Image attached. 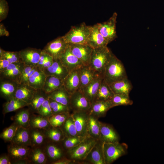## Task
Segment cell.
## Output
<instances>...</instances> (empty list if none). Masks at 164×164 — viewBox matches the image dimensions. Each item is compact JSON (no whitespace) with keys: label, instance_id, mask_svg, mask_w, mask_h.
I'll list each match as a JSON object with an SVG mask.
<instances>
[{"label":"cell","instance_id":"f907efd6","mask_svg":"<svg viewBox=\"0 0 164 164\" xmlns=\"http://www.w3.org/2000/svg\"><path fill=\"white\" fill-rule=\"evenodd\" d=\"M12 161L8 154H4L2 155L0 157V164H11Z\"/></svg>","mask_w":164,"mask_h":164},{"label":"cell","instance_id":"11a10c76","mask_svg":"<svg viewBox=\"0 0 164 164\" xmlns=\"http://www.w3.org/2000/svg\"><path fill=\"white\" fill-rule=\"evenodd\" d=\"M0 36H7L9 35L8 32L7 31L4 26L0 25Z\"/></svg>","mask_w":164,"mask_h":164},{"label":"cell","instance_id":"1f68e13d","mask_svg":"<svg viewBox=\"0 0 164 164\" xmlns=\"http://www.w3.org/2000/svg\"><path fill=\"white\" fill-rule=\"evenodd\" d=\"M80 86L79 90H81L98 76L88 66H84L80 69Z\"/></svg>","mask_w":164,"mask_h":164},{"label":"cell","instance_id":"7bdbcfd3","mask_svg":"<svg viewBox=\"0 0 164 164\" xmlns=\"http://www.w3.org/2000/svg\"><path fill=\"white\" fill-rule=\"evenodd\" d=\"M24 66V63H22L17 67L8 72L0 73L1 76L3 78L16 82Z\"/></svg>","mask_w":164,"mask_h":164},{"label":"cell","instance_id":"f1b7e54d","mask_svg":"<svg viewBox=\"0 0 164 164\" xmlns=\"http://www.w3.org/2000/svg\"><path fill=\"white\" fill-rule=\"evenodd\" d=\"M47 94L49 97L69 107L71 94L63 86Z\"/></svg>","mask_w":164,"mask_h":164},{"label":"cell","instance_id":"277c9868","mask_svg":"<svg viewBox=\"0 0 164 164\" xmlns=\"http://www.w3.org/2000/svg\"><path fill=\"white\" fill-rule=\"evenodd\" d=\"M126 145L115 142H103L102 148L105 164L111 163L126 153Z\"/></svg>","mask_w":164,"mask_h":164},{"label":"cell","instance_id":"d4e9b609","mask_svg":"<svg viewBox=\"0 0 164 164\" xmlns=\"http://www.w3.org/2000/svg\"><path fill=\"white\" fill-rule=\"evenodd\" d=\"M46 77L44 71L37 67L35 71L29 78L28 84L36 90L43 89Z\"/></svg>","mask_w":164,"mask_h":164},{"label":"cell","instance_id":"4dcf8cb0","mask_svg":"<svg viewBox=\"0 0 164 164\" xmlns=\"http://www.w3.org/2000/svg\"><path fill=\"white\" fill-rule=\"evenodd\" d=\"M28 105L25 101L14 97L7 100L4 104L2 112L3 114H5L18 110L25 107L28 106Z\"/></svg>","mask_w":164,"mask_h":164},{"label":"cell","instance_id":"cb8c5ba5","mask_svg":"<svg viewBox=\"0 0 164 164\" xmlns=\"http://www.w3.org/2000/svg\"><path fill=\"white\" fill-rule=\"evenodd\" d=\"M36 91L28 84H19L15 97L25 101L29 104Z\"/></svg>","mask_w":164,"mask_h":164},{"label":"cell","instance_id":"e575fe53","mask_svg":"<svg viewBox=\"0 0 164 164\" xmlns=\"http://www.w3.org/2000/svg\"><path fill=\"white\" fill-rule=\"evenodd\" d=\"M114 94L109 85L103 78L94 101L109 100L112 98Z\"/></svg>","mask_w":164,"mask_h":164},{"label":"cell","instance_id":"f35d334b","mask_svg":"<svg viewBox=\"0 0 164 164\" xmlns=\"http://www.w3.org/2000/svg\"><path fill=\"white\" fill-rule=\"evenodd\" d=\"M110 101L112 108L120 105H131L133 103L129 96L121 94H114Z\"/></svg>","mask_w":164,"mask_h":164},{"label":"cell","instance_id":"d6986e66","mask_svg":"<svg viewBox=\"0 0 164 164\" xmlns=\"http://www.w3.org/2000/svg\"><path fill=\"white\" fill-rule=\"evenodd\" d=\"M103 77L100 75L96 77L89 84L81 90L91 103L94 101Z\"/></svg>","mask_w":164,"mask_h":164},{"label":"cell","instance_id":"52a82bcc","mask_svg":"<svg viewBox=\"0 0 164 164\" xmlns=\"http://www.w3.org/2000/svg\"><path fill=\"white\" fill-rule=\"evenodd\" d=\"M91 106V103L81 90H78L71 94L69 107L74 112H88Z\"/></svg>","mask_w":164,"mask_h":164},{"label":"cell","instance_id":"816d5d0a","mask_svg":"<svg viewBox=\"0 0 164 164\" xmlns=\"http://www.w3.org/2000/svg\"><path fill=\"white\" fill-rule=\"evenodd\" d=\"M10 63L4 57H0V73L2 72Z\"/></svg>","mask_w":164,"mask_h":164},{"label":"cell","instance_id":"d6a6232c","mask_svg":"<svg viewBox=\"0 0 164 164\" xmlns=\"http://www.w3.org/2000/svg\"><path fill=\"white\" fill-rule=\"evenodd\" d=\"M51 126L48 118L39 114L37 115L31 113L29 122L30 128L45 130Z\"/></svg>","mask_w":164,"mask_h":164},{"label":"cell","instance_id":"74e56055","mask_svg":"<svg viewBox=\"0 0 164 164\" xmlns=\"http://www.w3.org/2000/svg\"><path fill=\"white\" fill-rule=\"evenodd\" d=\"M58 128L51 126L48 129L44 130L47 138L49 141L58 142L63 138V132Z\"/></svg>","mask_w":164,"mask_h":164},{"label":"cell","instance_id":"ffe728a7","mask_svg":"<svg viewBox=\"0 0 164 164\" xmlns=\"http://www.w3.org/2000/svg\"><path fill=\"white\" fill-rule=\"evenodd\" d=\"M30 163L44 164L48 162V158L43 146L31 147L27 159Z\"/></svg>","mask_w":164,"mask_h":164},{"label":"cell","instance_id":"d590c367","mask_svg":"<svg viewBox=\"0 0 164 164\" xmlns=\"http://www.w3.org/2000/svg\"><path fill=\"white\" fill-rule=\"evenodd\" d=\"M63 86V80L51 75L46 76L43 89L47 94Z\"/></svg>","mask_w":164,"mask_h":164},{"label":"cell","instance_id":"7dc6e473","mask_svg":"<svg viewBox=\"0 0 164 164\" xmlns=\"http://www.w3.org/2000/svg\"><path fill=\"white\" fill-rule=\"evenodd\" d=\"M38 114L48 118L53 115L52 109L49 103L48 97L40 107Z\"/></svg>","mask_w":164,"mask_h":164},{"label":"cell","instance_id":"83f0119b","mask_svg":"<svg viewBox=\"0 0 164 164\" xmlns=\"http://www.w3.org/2000/svg\"><path fill=\"white\" fill-rule=\"evenodd\" d=\"M31 147L43 146L48 141L44 130L29 127Z\"/></svg>","mask_w":164,"mask_h":164},{"label":"cell","instance_id":"5bb4252c","mask_svg":"<svg viewBox=\"0 0 164 164\" xmlns=\"http://www.w3.org/2000/svg\"><path fill=\"white\" fill-rule=\"evenodd\" d=\"M87 112H75L71 116L77 131L78 136H89L87 131Z\"/></svg>","mask_w":164,"mask_h":164},{"label":"cell","instance_id":"c3c4849f","mask_svg":"<svg viewBox=\"0 0 164 164\" xmlns=\"http://www.w3.org/2000/svg\"><path fill=\"white\" fill-rule=\"evenodd\" d=\"M9 11V6L5 0H0V21L5 19Z\"/></svg>","mask_w":164,"mask_h":164},{"label":"cell","instance_id":"f546056e","mask_svg":"<svg viewBox=\"0 0 164 164\" xmlns=\"http://www.w3.org/2000/svg\"><path fill=\"white\" fill-rule=\"evenodd\" d=\"M43 146L48 160L49 159L53 161L52 163L61 159L63 156V152L58 146L49 141H47Z\"/></svg>","mask_w":164,"mask_h":164},{"label":"cell","instance_id":"681fc988","mask_svg":"<svg viewBox=\"0 0 164 164\" xmlns=\"http://www.w3.org/2000/svg\"><path fill=\"white\" fill-rule=\"evenodd\" d=\"M53 59L52 57L47 54L45 62L41 69L43 70L51 66L53 63Z\"/></svg>","mask_w":164,"mask_h":164},{"label":"cell","instance_id":"ee69618b","mask_svg":"<svg viewBox=\"0 0 164 164\" xmlns=\"http://www.w3.org/2000/svg\"><path fill=\"white\" fill-rule=\"evenodd\" d=\"M18 127V126L13 122L3 130L0 134V138L5 142H10L14 136Z\"/></svg>","mask_w":164,"mask_h":164},{"label":"cell","instance_id":"ba28073f","mask_svg":"<svg viewBox=\"0 0 164 164\" xmlns=\"http://www.w3.org/2000/svg\"><path fill=\"white\" fill-rule=\"evenodd\" d=\"M117 16V13L114 12L106 21L98 23L100 32L109 43L117 37L116 25Z\"/></svg>","mask_w":164,"mask_h":164},{"label":"cell","instance_id":"4fadbf2b","mask_svg":"<svg viewBox=\"0 0 164 164\" xmlns=\"http://www.w3.org/2000/svg\"><path fill=\"white\" fill-rule=\"evenodd\" d=\"M80 69L69 72L68 75L63 80L64 87L70 94L80 88Z\"/></svg>","mask_w":164,"mask_h":164},{"label":"cell","instance_id":"60d3db41","mask_svg":"<svg viewBox=\"0 0 164 164\" xmlns=\"http://www.w3.org/2000/svg\"><path fill=\"white\" fill-rule=\"evenodd\" d=\"M37 67H32L25 65L24 67L16 82L19 84H28L29 78L36 70Z\"/></svg>","mask_w":164,"mask_h":164},{"label":"cell","instance_id":"4316f807","mask_svg":"<svg viewBox=\"0 0 164 164\" xmlns=\"http://www.w3.org/2000/svg\"><path fill=\"white\" fill-rule=\"evenodd\" d=\"M48 97L47 94L43 89L36 90L28 106L31 113L38 114L41 105Z\"/></svg>","mask_w":164,"mask_h":164},{"label":"cell","instance_id":"5b68a950","mask_svg":"<svg viewBox=\"0 0 164 164\" xmlns=\"http://www.w3.org/2000/svg\"><path fill=\"white\" fill-rule=\"evenodd\" d=\"M87 137L82 142L77 146L69 149L68 153L70 158L73 159H85L91 150L96 144L94 138Z\"/></svg>","mask_w":164,"mask_h":164},{"label":"cell","instance_id":"ab89813d","mask_svg":"<svg viewBox=\"0 0 164 164\" xmlns=\"http://www.w3.org/2000/svg\"><path fill=\"white\" fill-rule=\"evenodd\" d=\"M63 132L67 137L78 136L73 120L71 116H69L62 125Z\"/></svg>","mask_w":164,"mask_h":164},{"label":"cell","instance_id":"9a60e30c","mask_svg":"<svg viewBox=\"0 0 164 164\" xmlns=\"http://www.w3.org/2000/svg\"><path fill=\"white\" fill-rule=\"evenodd\" d=\"M108 43L100 32L98 23L91 26L87 44L94 49L107 46Z\"/></svg>","mask_w":164,"mask_h":164},{"label":"cell","instance_id":"484cf974","mask_svg":"<svg viewBox=\"0 0 164 164\" xmlns=\"http://www.w3.org/2000/svg\"><path fill=\"white\" fill-rule=\"evenodd\" d=\"M100 139L102 142H118L119 137L111 126L101 122Z\"/></svg>","mask_w":164,"mask_h":164},{"label":"cell","instance_id":"3957f363","mask_svg":"<svg viewBox=\"0 0 164 164\" xmlns=\"http://www.w3.org/2000/svg\"><path fill=\"white\" fill-rule=\"evenodd\" d=\"M91 28V26H87L83 22L72 26L69 32L63 36L67 43L87 44Z\"/></svg>","mask_w":164,"mask_h":164},{"label":"cell","instance_id":"603a6c76","mask_svg":"<svg viewBox=\"0 0 164 164\" xmlns=\"http://www.w3.org/2000/svg\"><path fill=\"white\" fill-rule=\"evenodd\" d=\"M31 113L29 108H22L19 110L12 119L18 127L29 128Z\"/></svg>","mask_w":164,"mask_h":164},{"label":"cell","instance_id":"7402d4cb","mask_svg":"<svg viewBox=\"0 0 164 164\" xmlns=\"http://www.w3.org/2000/svg\"><path fill=\"white\" fill-rule=\"evenodd\" d=\"M114 94L128 95L132 86L128 77L113 82L109 85Z\"/></svg>","mask_w":164,"mask_h":164},{"label":"cell","instance_id":"8992f818","mask_svg":"<svg viewBox=\"0 0 164 164\" xmlns=\"http://www.w3.org/2000/svg\"><path fill=\"white\" fill-rule=\"evenodd\" d=\"M31 148L10 144L7 147V154L12 163H28L27 159Z\"/></svg>","mask_w":164,"mask_h":164},{"label":"cell","instance_id":"8d00e7d4","mask_svg":"<svg viewBox=\"0 0 164 164\" xmlns=\"http://www.w3.org/2000/svg\"><path fill=\"white\" fill-rule=\"evenodd\" d=\"M88 155L90 156L91 161L93 164H105L102 145L100 147H99L96 144L91 150Z\"/></svg>","mask_w":164,"mask_h":164},{"label":"cell","instance_id":"bcb514c9","mask_svg":"<svg viewBox=\"0 0 164 164\" xmlns=\"http://www.w3.org/2000/svg\"><path fill=\"white\" fill-rule=\"evenodd\" d=\"M6 59L10 63H22L20 56L19 51L10 52L4 50L2 55L0 57Z\"/></svg>","mask_w":164,"mask_h":164},{"label":"cell","instance_id":"7a4b0ae2","mask_svg":"<svg viewBox=\"0 0 164 164\" xmlns=\"http://www.w3.org/2000/svg\"><path fill=\"white\" fill-rule=\"evenodd\" d=\"M103 77L109 85L127 77L123 63L113 53L105 68Z\"/></svg>","mask_w":164,"mask_h":164},{"label":"cell","instance_id":"db71d44e","mask_svg":"<svg viewBox=\"0 0 164 164\" xmlns=\"http://www.w3.org/2000/svg\"><path fill=\"white\" fill-rule=\"evenodd\" d=\"M70 162V160L67 159H61L58 161L52 163L54 164H69Z\"/></svg>","mask_w":164,"mask_h":164},{"label":"cell","instance_id":"9c48e42d","mask_svg":"<svg viewBox=\"0 0 164 164\" xmlns=\"http://www.w3.org/2000/svg\"><path fill=\"white\" fill-rule=\"evenodd\" d=\"M68 44L63 36L60 37L48 43L42 50L53 59H59L65 51Z\"/></svg>","mask_w":164,"mask_h":164},{"label":"cell","instance_id":"2e32d148","mask_svg":"<svg viewBox=\"0 0 164 164\" xmlns=\"http://www.w3.org/2000/svg\"><path fill=\"white\" fill-rule=\"evenodd\" d=\"M46 75H51L63 80L69 73L59 59H53L51 66L43 70Z\"/></svg>","mask_w":164,"mask_h":164},{"label":"cell","instance_id":"ac0fdd59","mask_svg":"<svg viewBox=\"0 0 164 164\" xmlns=\"http://www.w3.org/2000/svg\"><path fill=\"white\" fill-rule=\"evenodd\" d=\"M112 108L110 100L108 101L96 100L91 104L89 114L95 117L104 116L107 111Z\"/></svg>","mask_w":164,"mask_h":164},{"label":"cell","instance_id":"6da1fadb","mask_svg":"<svg viewBox=\"0 0 164 164\" xmlns=\"http://www.w3.org/2000/svg\"><path fill=\"white\" fill-rule=\"evenodd\" d=\"M113 53L107 46L93 49L89 66L96 75L103 77Z\"/></svg>","mask_w":164,"mask_h":164},{"label":"cell","instance_id":"8fae6325","mask_svg":"<svg viewBox=\"0 0 164 164\" xmlns=\"http://www.w3.org/2000/svg\"><path fill=\"white\" fill-rule=\"evenodd\" d=\"M42 50L30 47L20 50L19 52L22 63L26 66H37L40 58Z\"/></svg>","mask_w":164,"mask_h":164},{"label":"cell","instance_id":"e0dca14e","mask_svg":"<svg viewBox=\"0 0 164 164\" xmlns=\"http://www.w3.org/2000/svg\"><path fill=\"white\" fill-rule=\"evenodd\" d=\"M10 144L31 147L30 130L29 128L18 127Z\"/></svg>","mask_w":164,"mask_h":164},{"label":"cell","instance_id":"30bf717a","mask_svg":"<svg viewBox=\"0 0 164 164\" xmlns=\"http://www.w3.org/2000/svg\"><path fill=\"white\" fill-rule=\"evenodd\" d=\"M71 53L83 63L84 66L90 64L93 48L87 44L68 43Z\"/></svg>","mask_w":164,"mask_h":164},{"label":"cell","instance_id":"44dd1931","mask_svg":"<svg viewBox=\"0 0 164 164\" xmlns=\"http://www.w3.org/2000/svg\"><path fill=\"white\" fill-rule=\"evenodd\" d=\"M2 80L0 85V93L2 97L7 100L15 97L18 84L15 81L5 79Z\"/></svg>","mask_w":164,"mask_h":164},{"label":"cell","instance_id":"b9f144b4","mask_svg":"<svg viewBox=\"0 0 164 164\" xmlns=\"http://www.w3.org/2000/svg\"><path fill=\"white\" fill-rule=\"evenodd\" d=\"M68 112L52 115L48 118L51 125L53 127H61L69 116Z\"/></svg>","mask_w":164,"mask_h":164},{"label":"cell","instance_id":"f5cc1de1","mask_svg":"<svg viewBox=\"0 0 164 164\" xmlns=\"http://www.w3.org/2000/svg\"><path fill=\"white\" fill-rule=\"evenodd\" d=\"M47 54L44 53L42 50L41 54L40 60L37 65L40 69H41L42 66L44 63Z\"/></svg>","mask_w":164,"mask_h":164},{"label":"cell","instance_id":"836d02e7","mask_svg":"<svg viewBox=\"0 0 164 164\" xmlns=\"http://www.w3.org/2000/svg\"><path fill=\"white\" fill-rule=\"evenodd\" d=\"M101 122L95 116L89 114L87 120V131L89 136L100 139Z\"/></svg>","mask_w":164,"mask_h":164},{"label":"cell","instance_id":"7c38bea8","mask_svg":"<svg viewBox=\"0 0 164 164\" xmlns=\"http://www.w3.org/2000/svg\"><path fill=\"white\" fill-rule=\"evenodd\" d=\"M59 59L69 72L79 69L84 66L82 62L71 53L68 44L65 51Z\"/></svg>","mask_w":164,"mask_h":164},{"label":"cell","instance_id":"f6af8a7d","mask_svg":"<svg viewBox=\"0 0 164 164\" xmlns=\"http://www.w3.org/2000/svg\"><path fill=\"white\" fill-rule=\"evenodd\" d=\"M87 137L79 136L67 137L64 139V146L68 149H71L78 145L83 142Z\"/></svg>","mask_w":164,"mask_h":164}]
</instances>
